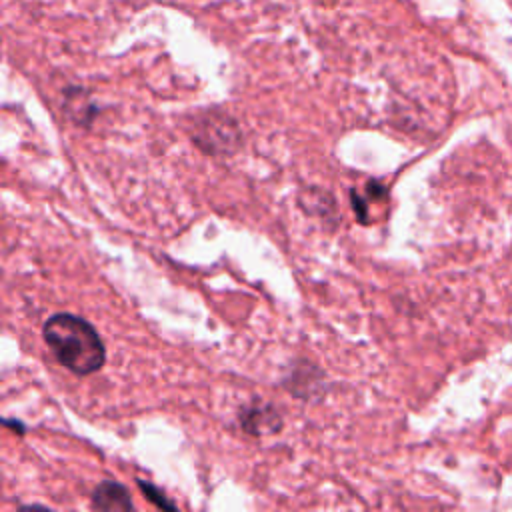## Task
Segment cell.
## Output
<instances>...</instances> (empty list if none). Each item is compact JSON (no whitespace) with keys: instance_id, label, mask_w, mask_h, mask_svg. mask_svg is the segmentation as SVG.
Segmentation results:
<instances>
[{"instance_id":"8992f818","label":"cell","mask_w":512,"mask_h":512,"mask_svg":"<svg viewBox=\"0 0 512 512\" xmlns=\"http://www.w3.org/2000/svg\"><path fill=\"white\" fill-rule=\"evenodd\" d=\"M64 110H66V116L76 126H84V128H88L98 114V108L92 102L90 94L78 86H70L64 90Z\"/></svg>"},{"instance_id":"6da1fadb","label":"cell","mask_w":512,"mask_h":512,"mask_svg":"<svg viewBox=\"0 0 512 512\" xmlns=\"http://www.w3.org/2000/svg\"><path fill=\"white\" fill-rule=\"evenodd\" d=\"M42 338L58 364L76 376L94 374L106 364V346L98 330L78 314H52L42 324Z\"/></svg>"},{"instance_id":"8fae6325","label":"cell","mask_w":512,"mask_h":512,"mask_svg":"<svg viewBox=\"0 0 512 512\" xmlns=\"http://www.w3.org/2000/svg\"><path fill=\"white\" fill-rule=\"evenodd\" d=\"M4 426H8V428H12V430H18V434H24V424H20V422H12V420H4Z\"/></svg>"},{"instance_id":"5b68a950","label":"cell","mask_w":512,"mask_h":512,"mask_svg":"<svg viewBox=\"0 0 512 512\" xmlns=\"http://www.w3.org/2000/svg\"><path fill=\"white\" fill-rule=\"evenodd\" d=\"M322 370L306 360H300L298 366H292L290 376L284 380V388L290 390L294 396L308 398L312 394H318L322 384Z\"/></svg>"},{"instance_id":"9c48e42d","label":"cell","mask_w":512,"mask_h":512,"mask_svg":"<svg viewBox=\"0 0 512 512\" xmlns=\"http://www.w3.org/2000/svg\"><path fill=\"white\" fill-rule=\"evenodd\" d=\"M350 202H352V206H354V212H356L358 222L366 224V222H368V218H366V200L360 198V196L352 190V192H350Z\"/></svg>"},{"instance_id":"3957f363","label":"cell","mask_w":512,"mask_h":512,"mask_svg":"<svg viewBox=\"0 0 512 512\" xmlns=\"http://www.w3.org/2000/svg\"><path fill=\"white\" fill-rule=\"evenodd\" d=\"M238 424L250 436H270L282 430L284 420L274 404L256 398L254 402L240 408Z\"/></svg>"},{"instance_id":"277c9868","label":"cell","mask_w":512,"mask_h":512,"mask_svg":"<svg viewBox=\"0 0 512 512\" xmlns=\"http://www.w3.org/2000/svg\"><path fill=\"white\" fill-rule=\"evenodd\" d=\"M90 506L94 510H122L128 512L134 508L132 504V496L128 492V488L116 480H102L90 496Z\"/></svg>"},{"instance_id":"30bf717a","label":"cell","mask_w":512,"mask_h":512,"mask_svg":"<svg viewBox=\"0 0 512 512\" xmlns=\"http://www.w3.org/2000/svg\"><path fill=\"white\" fill-rule=\"evenodd\" d=\"M366 198H372V200H382L386 196V186L380 184L378 180H370L366 184Z\"/></svg>"},{"instance_id":"52a82bcc","label":"cell","mask_w":512,"mask_h":512,"mask_svg":"<svg viewBox=\"0 0 512 512\" xmlns=\"http://www.w3.org/2000/svg\"><path fill=\"white\" fill-rule=\"evenodd\" d=\"M300 206L306 214L322 218L324 222H332L334 220V212H336V202L334 198L320 188H306L300 192Z\"/></svg>"},{"instance_id":"7a4b0ae2","label":"cell","mask_w":512,"mask_h":512,"mask_svg":"<svg viewBox=\"0 0 512 512\" xmlns=\"http://www.w3.org/2000/svg\"><path fill=\"white\" fill-rule=\"evenodd\" d=\"M190 140L208 156H228L242 146V132L230 114L206 110L192 120Z\"/></svg>"},{"instance_id":"ba28073f","label":"cell","mask_w":512,"mask_h":512,"mask_svg":"<svg viewBox=\"0 0 512 512\" xmlns=\"http://www.w3.org/2000/svg\"><path fill=\"white\" fill-rule=\"evenodd\" d=\"M138 488L142 490V494L146 496V500L152 502L154 506L166 508V510H176V504H174L170 498H166V494H164L158 486H154L152 482H148V480H138Z\"/></svg>"}]
</instances>
